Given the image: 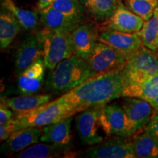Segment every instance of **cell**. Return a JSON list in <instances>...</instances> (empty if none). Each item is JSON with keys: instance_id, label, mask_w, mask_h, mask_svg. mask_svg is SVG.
Returning a JSON list of instances; mask_svg holds the SVG:
<instances>
[{"instance_id": "2e32d148", "label": "cell", "mask_w": 158, "mask_h": 158, "mask_svg": "<svg viewBox=\"0 0 158 158\" xmlns=\"http://www.w3.org/2000/svg\"><path fill=\"white\" fill-rule=\"evenodd\" d=\"M40 20L48 30H62L71 32L81 23V19L72 17L57 10L52 6L39 10Z\"/></svg>"}, {"instance_id": "4dcf8cb0", "label": "cell", "mask_w": 158, "mask_h": 158, "mask_svg": "<svg viewBox=\"0 0 158 158\" xmlns=\"http://www.w3.org/2000/svg\"><path fill=\"white\" fill-rule=\"evenodd\" d=\"M146 131L152 135L158 137V114H155L149 123L145 127Z\"/></svg>"}, {"instance_id": "f1b7e54d", "label": "cell", "mask_w": 158, "mask_h": 158, "mask_svg": "<svg viewBox=\"0 0 158 158\" xmlns=\"http://www.w3.org/2000/svg\"><path fill=\"white\" fill-rule=\"evenodd\" d=\"M18 130V126L15 118L4 126H0V141H5L14 132Z\"/></svg>"}, {"instance_id": "30bf717a", "label": "cell", "mask_w": 158, "mask_h": 158, "mask_svg": "<svg viewBox=\"0 0 158 158\" xmlns=\"http://www.w3.org/2000/svg\"><path fill=\"white\" fill-rule=\"evenodd\" d=\"M98 29L94 23L79 24L70 32L73 54L86 59L98 41Z\"/></svg>"}, {"instance_id": "484cf974", "label": "cell", "mask_w": 158, "mask_h": 158, "mask_svg": "<svg viewBox=\"0 0 158 158\" xmlns=\"http://www.w3.org/2000/svg\"><path fill=\"white\" fill-rule=\"evenodd\" d=\"M142 43L147 48L156 51L158 49V7L155 9L152 17L144 21L143 27L138 32Z\"/></svg>"}, {"instance_id": "d6a6232c", "label": "cell", "mask_w": 158, "mask_h": 158, "mask_svg": "<svg viewBox=\"0 0 158 158\" xmlns=\"http://www.w3.org/2000/svg\"><path fill=\"white\" fill-rule=\"evenodd\" d=\"M149 103L152 106V107L155 108V110H158V96L156 97V98L154 99V100H152Z\"/></svg>"}, {"instance_id": "ac0fdd59", "label": "cell", "mask_w": 158, "mask_h": 158, "mask_svg": "<svg viewBox=\"0 0 158 158\" xmlns=\"http://www.w3.org/2000/svg\"><path fill=\"white\" fill-rule=\"evenodd\" d=\"M71 123L72 116L42 127L41 128L43 134L40 138V142L54 143L66 147L69 146L72 139Z\"/></svg>"}, {"instance_id": "4fadbf2b", "label": "cell", "mask_w": 158, "mask_h": 158, "mask_svg": "<svg viewBox=\"0 0 158 158\" xmlns=\"http://www.w3.org/2000/svg\"><path fill=\"white\" fill-rule=\"evenodd\" d=\"M43 57V49L37 35H31L20 43L15 53L14 65L18 74Z\"/></svg>"}, {"instance_id": "d4e9b609", "label": "cell", "mask_w": 158, "mask_h": 158, "mask_svg": "<svg viewBox=\"0 0 158 158\" xmlns=\"http://www.w3.org/2000/svg\"><path fill=\"white\" fill-rule=\"evenodd\" d=\"M133 146L135 157L158 158V137L145 130L135 136L133 140Z\"/></svg>"}, {"instance_id": "d6986e66", "label": "cell", "mask_w": 158, "mask_h": 158, "mask_svg": "<svg viewBox=\"0 0 158 158\" xmlns=\"http://www.w3.org/2000/svg\"><path fill=\"white\" fill-rule=\"evenodd\" d=\"M68 146H60L51 143H37L18 152L19 158H51L64 157L68 154Z\"/></svg>"}, {"instance_id": "277c9868", "label": "cell", "mask_w": 158, "mask_h": 158, "mask_svg": "<svg viewBox=\"0 0 158 158\" xmlns=\"http://www.w3.org/2000/svg\"><path fill=\"white\" fill-rule=\"evenodd\" d=\"M106 105L88 108L79 112L77 116V133L80 140L85 145L92 146L99 143L112 135L105 112Z\"/></svg>"}, {"instance_id": "603a6c76", "label": "cell", "mask_w": 158, "mask_h": 158, "mask_svg": "<svg viewBox=\"0 0 158 158\" xmlns=\"http://www.w3.org/2000/svg\"><path fill=\"white\" fill-rule=\"evenodd\" d=\"M21 23L12 13L6 10L0 15V47L2 50L7 48L21 31Z\"/></svg>"}, {"instance_id": "7c38bea8", "label": "cell", "mask_w": 158, "mask_h": 158, "mask_svg": "<svg viewBox=\"0 0 158 158\" xmlns=\"http://www.w3.org/2000/svg\"><path fill=\"white\" fill-rule=\"evenodd\" d=\"M45 65L43 57L25 69L18 77V92L21 94L37 93L44 82Z\"/></svg>"}, {"instance_id": "5b68a950", "label": "cell", "mask_w": 158, "mask_h": 158, "mask_svg": "<svg viewBox=\"0 0 158 158\" xmlns=\"http://www.w3.org/2000/svg\"><path fill=\"white\" fill-rule=\"evenodd\" d=\"M37 36L42 45L43 61L49 70L73 55L70 32L44 28Z\"/></svg>"}, {"instance_id": "3957f363", "label": "cell", "mask_w": 158, "mask_h": 158, "mask_svg": "<svg viewBox=\"0 0 158 158\" xmlns=\"http://www.w3.org/2000/svg\"><path fill=\"white\" fill-rule=\"evenodd\" d=\"M81 111L78 108L55 100L32 109L16 112L14 118L19 130L29 127H44Z\"/></svg>"}, {"instance_id": "44dd1931", "label": "cell", "mask_w": 158, "mask_h": 158, "mask_svg": "<svg viewBox=\"0 0 158 158\" xmlns=\"http://www.w3.org/2000/svg\"><path fill=\"white\" fill-rule=\"evenodd\" d=\"M51 99L52 95L51 94H31L7 98L2 101L10 109L15 112H20L39 107L50 102Z\"/></svg>"}, {"instance_id": "9c48e42d", "label": "cell", "mask_w": 158, "mask_h": 158, "mask_svg": "<svg viewBox=\"0 0 158 158\" xmlns=\"http://www.w3.org/2000/svg\"><path fill=\"white\" fill-rule=\"evenodd\" d=\"M98 41L116 49L129 61L141 50L144 45L137 33H126L111 29H102Z\"/></svg>"}, {"instance_id": "ffe728a7", "label": "cell", "mask_w": 158, "mask_h": 158, "mask_svg": "<svg viewBox=\"0 0 158 158\" xmlns=\"http://www.w3.org/2000/svg\"><path fill=\"white\" fill-rule=\"evenodd\" d=\"M158 96V74L138 84L128 85L122 91V97L136 98L150 102Z\"/></svg>"}, {"instance_id": "8fae6325", "label": "cell", "mask_w": 158, "mask_h": 158, "mask_svg": "<svg viewBox=\"0 0 158 158\" xmlns=\"http://www.w3.org/2000/svg\"><path fill=\"white\" fill-rule=\"evenodd\" d=\"M144 21L126 7L121 1L113 15L102 22V29H111L126 33H137L143 27Z\"/></svg>"}, {"instance_id": "52a82bcc", "label": "cell", "mask_w": 158, "mask_h": 158, "mask_svg": "<svg viewBox=\"0 0 158 158\" xmlns=\"http://www.w3.org/2000/svg\"><path fill=\"white\" fill-rule=\"evenodd\" d=\"M92 76L114 70L122 69L127 59L116 49L98 41L89 56L86 59Z\"/></svg>"}, {"instance_id": "8992f818", "label": "cell", "mask_w": 158, "mask_h": 158, "mask_svg": "<svg viewBox=\"0 0 158 158\" xmlns=\"http://www.w3.org/2000/svg\"><path fill=\"white\" fill-rule=\"evenodd\" d=\"M126 86L141 83L158 74V57L155 51L143 46L135 56L127 61L122 69Z\"/></svg>"}, {"instance_id": "5bb4252c", "label": "cell", "mask_w": 158, "mask_h": 158, "mask_svg": "<svg viewBox=\"0 0 158 158\" xmlns=\"http://www.w3.org/2000/svg\"><path fill=\"white\" fill-rule=\"evenodd\" d=\"M122 107L133 124L136 132L145 127L154 115L155 109L149 102L136 98H126Z\"/></svg>"}, {"instance_id": "e0dca14e", "label": "cell", "mask_w": 158, "mask_h": 158, "mask_svg": "<svg viewBox=\"0 0 158 158\" xmlns=\"http://www.w3.org/2000/svg\"><path fill=\"white\" fill-rule=\"evenodd\" d=\"M105 112L112 135L130 137L136 133L133 124L122 106L116 103L107 104L105 107Z\"/></svg>"}, {"instance_id": "7402d4cb", "label": "cell", "mask_w": 158, "mask_h": 158, "mask_svg": "<svg viewBox=\"0 0 158 158\" xmlns=\"http://www.w3.org/2000/svg\"><path fill=\"white\" fill-rule=\"evenodd\" d=\"M86 9L96 21L102 23L113 15L121 0H80Z\"/></svg>"}, {"instance_id": "f546056e", "label": "cell", "mask_w": 158, "mask_h": 158, "mask_svg": "<svg viewBox=\"0 0 158 158\" xmlns=\"http://www.w3.org/2000/svg\"><path fill=\"white\" fill-rule=\"evenodd\" d=\"M13 114L10 110V108L4 102H1L0 106V126H4L8 124L13 119Z\"/></svg>"}, {"instance_id": "ba28073f", "label": "cell", "mask_w": 158, "mask_h": 158, "mask_svg": "<svg viewBox=\"0 0 158 158\" xmlns=\"http://www.w3.org/2000/svg\"><path fill=\"white\" fill-rule=\"evenodd\" d=\"M128 137L115 135L92 145L82 153V157L92 158H135L133 141Z\"/></svg>"}, {"instance_id": "836d02e7", "label": "cell", "mask_w": 158, "mask_h": 158, "mask_svg": "<svg viewBox=\"0 0 158 158\" xmlns=\"http://www.w3.org/2000/svg\"><path fill=\"white\" fill-rule=\"evenodd\" d=\"M155 53H156V54H157V57H158V49H157V51H155Z\"/></svg>"}, {"instance_id": "e575fe53", "label": "cell", "mask_w": 158, "mask_h": 158, "mask_svg": "<svg viewBox=\"0 0 158 158\" xmlns=\"http://www.w3.org/2000/svg\"><path fill=\"white\" fill-rule=\"evenodd\" d=\"M155 114H158V110H155Z\"/></svg>"}, {"instance_id": "cb8c5ba5", "label": "cell", "mask_w": 158, "mask_h": 158, "mask_svg": "<svg viewBox=\"0 0 158 158\" xmlns=\"http://www.w3.org/2000/svg\"><path fill=\"white\" fill-rule=\"evenodd\" d=\"M2 7L9 11L21 23L23 29L26 30H33L36 29L40 22L38 13L28 10L19 7L14 0H2Z\"/></svg>"}, {"instance_id": "9a60e30c", "label": "cell", "mask_w": 158, "mask_h": 158, "mask_svg": "<svg viewBox=\"0 0 158 158\" xmlns=\"http://www.w3.org/2000/svg\"><path fill=\"white\" fill-rule=\"evenodd\" d=\"M43 134L42 128L29 127L13 133L2 146V151L7 153L19 152L26 148L40 142Z\"/></svg>"}, {"instance_id": "83f0119b", "label": "cell", "mask_w": 158, "mask_h": 158, "mask_svg": "<svg viewBox=\"0 0 158 158\" xmlns=\"http://www.w3.org/2000/svg\"><path fill=\"white\" fill-rule=\"evenodd\" d=\"M51 6L64 14L82 19L84 7L80 0H55Z\"/></svg>"}, {"instance_id": "6da1fadb", "label": "cell", "mask_w": 158, "mask_h": 158, "mask_svg": "<svg viewBox=\"0 0 158 158\" xmlns=\"http://www.w3.org/2000/svg\"><path fill=\"white\" fill-rule=\"evenodd\" d=\"M122 69L90 77L78 86L62 94L56 100L81 110L108 104L122 97V91L126 86Z\"/></svg>"}, {"instance_id": "1f68e13d", "label": "cell", "mask_w": 158, "mask_h": 158, "mask_svg": "<svg viewBox=\"0 0 158 158\" xmlns=\"http://www.w3.org/2000/svg\"><path fill=\"white\" fill-rule=\"evenodd\" d=\"M55 0H38L37 2V8L39 10L45 9L54 3Z\"/></svg>"}, {"instance_id": "4316f807", "label": "cell", "mask_w": 158, "mask_h": 158, "mask_svg": "<svg viewBox=\"0 0 158 158\" xmlns=\"http://www.w3.org/2000/svg\"><path fill=\"white\" fill-rule=\"evenodd\" d=\"M125 6L144 21L152 17L158 7V0H125Z\"/></svg>"}, {"instance_id": "7a4b0ae2", "label": "cell", "mask_w": 158, "mask_h": 158, "mask_svg": "<svg viewBox=\"0 0 158 158\" xmlns=\"http://www.w3.org/2000/svg\"><path fill=\"white\" fill-rule=\"evenodd\" d=\"M86 59L73 55L49 71L45 86L56 94H64L92 77Z\"/></svg>"}]
</instances>
